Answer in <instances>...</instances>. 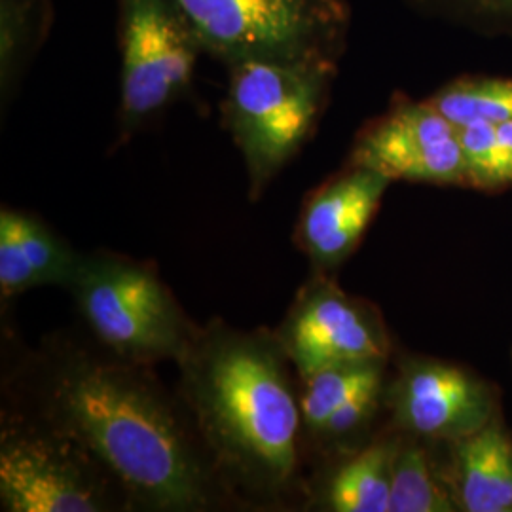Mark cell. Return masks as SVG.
Masks as SVG:
<instances>
[{
  "instance_id": "44dd1931",
  "label": "cell",
  "mask_w": 512,
  "mask_h": 512,
  "mask_svg": "<svg viewBox=\"0 0 512 512\" xmlns=\"http://www.w3.org/2000/svg\"><path fill=\"white\" fill-rule=\"evenodd\" d=\"M384 395V380L359 389L330 416L313 442H319L327 448L353 439L376 416Z\"/></svg>"
},
{
  "instance_id": "7a4b0ae2",
  "label": "cell",
  "mask_w": 512,
  "mask_h": 512,
  "mask_svg": "<svg viewBox=\"0 0 512 512\" xmlns=\"http://www.w3.org/2000/svg\"><path fill=\"white\" fill-rule=\"evenodd\" d=\"M175 365L177 393L239 505H296L308 437L300 378L274 330L213 319Z\"/></svg>"
},
{
  "instance_id": "277c9868",
  "label": "cell",
  "mask_w": 512,
  "mask_h": 512,
  "mask_svg": "<svg viewBox=\"0 0 512 512\" xmlns=\"http://www.w3.org/2000/svg\"><path fill=\"white\" fill-rule=\"evenodd\" d=\"M65 289L93 344L129 363H177L200 332L158 268L145 260L80 253Z\"/></svg>"
},
{
  "instance_id": "8992f818",
  "label": "cell",
  "mask_w": 512,
  "mask_h": 512,
  "mask_svg": "<svg viewBox=\"0 0 512 512\" xmlns=\"http://www.w3.org/2000/svg\"><path fill=\"white\" fill-rule=\"evenodd\" d=\"M0 509L133 511L118 482L82 446L6 408L0 421Z\"/></svg>"
},
{
  "instance_id": "7c38bea8",
  "label": "cell",
  "mask_w": 512,
  "mask_h": 512,
  "mask_svg": "<svg viewBox=\"0 0 512 512\" xmlns=\"http://www.w3.org/2000/svg\"><path fill=\"white\" fill-rule=\"evenodd\" d=\"M448 446L442 475L458 511L512 512V435L501 414Z\"/></svg>"
},
{
  "instance_id": "2e32d148",
  "label": "cell",
  "mask_w": 512,
  "mask_h": 512,
  "mask_svg": "<svg viewBox=\"0 0 512 512\" xmlns=\"http://www.w3.org/2000/svg\"><path fill=\"white\" fill-rule=\"evenodd\" d=\"M423 442L403 431L395 435L389 512H458L442 467L435 465Z\"/></svg>"
},
{
  "instance_id": "6da1fadb",
  "label": "cell",
  "mask_w": 512,
  "mask_h": 512,
  "mask_svg": "<svg viewBox=\"0 0 512 512\" xmlns=\"http://www.w3.org/2000/svg\"><path fill=\"white\" fill-rule=\"evenodd\" d=\"M4 389L8 410L82 446L118 482L133 511L239 505L179 393L165 389L152 366L55 334L19 355Z\"/></svg>"
},
{
  "instance_id": "d6986e66",
  "label": "cell",
  "mask_w": 512,
  "mask_h": 512,
  "mask_svg": "<svg viewBox=\"0 0 512 512\" xmlns=\"http://www.w3.org/2000/svg\"><path fill=\"white\" fill-rule=\"evenodd\" d=\"M467 188L499 192L512 188V122L459 128Z\"/></svg>"
},
{
  "instance_id": "5b68a950",
  "label": "cell",
  "mask_w": 512,
  "mask_h": 512,
  "mask_svg": "<svg viewBox=\"0 0 512 512\" xmlns=\"http://www.w3.org/2000/svg\"><path fill=\"white\" fill-rule=\"evenodd\" d=\"M198 29L205 54L239 61L340 63L348 46V0H177Z\"/></svg>"
},
{
  "instance_id": "ffe728a7",
  "label": "cell",
  "mask_w": 512,
  "mask_h": 512,
  "mask_svg": "<svg viewBox=\"0 0 512 512\" xmlns=\"http://www.w3.org/2000/svg\"><path fill=\"white\" fill-rule=\"evenodd\" d=\"M418 12L490 35H512V0H406Z\"/></svg>"
},
{
  "instance_id": "52a82bcc",
  "label": "cell",
  "mask_w": 512,
  "mask_h": 512,
  "mask_svg": "<svg viewBox=\"0 0 512 512\" xmlns=\"http://www.w3.org/2000/svg\"><path fill=\"white\" fill-rule=\"evenodd\" d=\"M118 143L192 90L202 37L177 0H118Z\"/></svg>"
},
{
  "instance_id": "4fadbf2b",
  "label": "cell",
  "mask_w": 512,
  "mask_h": 512,
  "mask_svg": "<svg viewBox=\"0 0 512 512\" xmlns=\"http://www.w3.org/2000/svg\"><path fill=\"white\" fill-rule=\"evenodd\" d=\"M80 253L35 215L0 211V296L10 300L35 287H67Z\"/></svg>"
},
{
  "instance_id": "ac0fdd59",
  "label": "cell",
  "mask_w": 512,
  "mask_h": 512,
  "mask_svg": "<svg viewBox=\"0 0 512 512\" xmlns=\"http://www.w3.org/2000/svg\"><path fill=\"white\" fill-rule=\"evenodd\" d=\"M427 101L458 128L512 122V78L461 76L429 95Z\"/></svg>"
},
{
  "instance_id": "5bb4252c",
  "label": "cell",
  "mask_w": 512,
  "mask_h": 512,
  "mask_svg": "<svg viewBox=\"0 0 512 512\" xmlns=\"http://www.w3.org/2000/svg\"><path fill=\"white\" fill-rule=\"evenodd\" d=\"M397 431L380 435L344 459L319 490V509L330 512H389L391 458Z\"/></svg>"
},
{
  "instance_id": "e0dca14e",
  "label": "cell",
  "mask_w": 512,
  "mask_h": 512,
  "mask_svg": "<svg viewBox=\"0 0 512 512\" xmlns=\"http://www.w3.org/2000/svg\"><path fill=\"white\" fill-rule=\"evenodd\" d=\"M387 361L340 363L300 378V408L308 440L317 437L330 416L366 385L384 380Z\"/></svg>"
},
{
  "instance_id": "30bf717a",
  "label": "cell",
  "mask_w": 512,
  "mask_h": 512,
  "mask_svg": "<svg viewBox=\"0 0 512 512\" xmlns=\"http://www.w3.org/2000/svg\"><path fill=\"white\" fill-rule=\"evenodd\" d=\"M393 429L425 442L473 435L499 414L494 385L473 372L429 357H406L385 389Z\"/></svg>"
},
{
  "instance_id": "9c48e42d",
  "label": "cell",
  "mask_w": 512,
  "mask_h": 512,
  "mask_svg": "<svg viewBox=\"0 0 512 512\" xmlns=\"http://www.w3.org/2000/svg\"><path fill=\"white\" fill-rule=\"evenodd\" d=\"M348 162L374 169L391 183L467 188L458 126L427 99L414 101L403 93L359 129Z\"/></svg>"
},
{
  "instance_id": "8fae6325",
  "label": "cell",
  "mask_w": 512,
  "mask_h": 512,
  "mask_svg": "<svg viewBox=\"0 0 512 512\" xmlns=\"http://www.w3.org/2000/svg\"><path fill=\"white\" fill-rule=\"evenodd\" d=\"M391 181L365 165H346L306 196L294 228L296 247L313 274L330 275L353 255Z\"/></svg>"
},
{
  "instance_id": "ba28073f",
  "label": "cell",
  "mask_w": 512,
  "mask_h": 512,
  "mask_svg": "<svg viewBox=\"0 0 512 512\" xmlns=\"http://www.w3.org/2000/svg\"><path fill=\"white\" fill-rule=\"evenodd\" d=\"M298 378L340 363L389 361L391 336L380 310L330 275L313 274L274 330Z\"/></svg>"
},
{
  "instance_id": "9a60e30c",
  "label": "cell",
  "mask_w": 512,
  "mask_h": 512,
  "mask_svg": "<svg viewBox=\"0 0 512 512\" xmlns=\"http://www.w3.org/2000/svg\"><path fill=\"white\" fill-rule=\"evenodd\" d=\"M52 0H0V92L6 105L18 92L54 25Z\"/></svg>"
},
{
  "instance_id": "3957f363",
  "label": "cell",
  "mask_w": 512,
  "mask_h": 512,
  "mask_svg": "<svg viewBox=\"0 0 512 512\" xmlns=\"http://www.w3.org/2000/svg\"><path fill=\"white\" fill-rule=\"evenodd\" d=\"M228 69L222 124L247 169L258 200L306 147L329 105L336 61H239Z\"/></svg>"
}]
</instances>
